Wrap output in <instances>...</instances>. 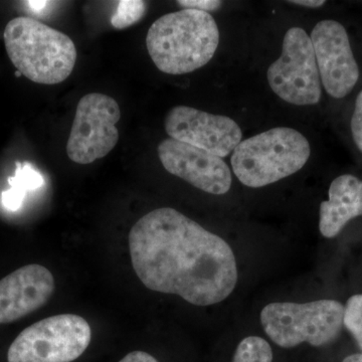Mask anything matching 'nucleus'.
I'll return each instance as SVG.
<instances>
[{
    "mask_svg": "<svg viewBox=\"0 0 362 362\" xmlns=\"http://www.w3.org/2000/svg\"><path fill=\"white\" fill-rule=\"evenodd\" d=\"M131 261L145 287L209 306L226 299L238 282L232 247L171 207L145 214L131 228Z\"/></svg>",
    "mask_w": 362,
    "mask_h": 362,
    "instance_id": "f257e3e1",
    "label": "nucleus"
},
{
    "mask_svg": "<svg viewBox=\"0 0 362 362\" xmlns=\"http://www.w3.org/2000/svg\"><path fill=\"white\" fill-rule=\"evenodd\" d=\"M220 32L213 16L182 9L164 14L150 26L147 51L162 73L185 75L202 68L214 58Z\"/></svg>",
    "mask_w": 362,
    "mask_h": 362,
    "instance_id": "f03ea898",
    "label": "nucleus"
},
{
    "mask_svg": "<svg viewBox=\"0 0 362 362\" xmlns=\"http://www.w3.org/2000/svg\"><path fill=\"white\" fill-rule=\"evenodd\" d=\"M4 37L11 63L37 84H59L75 68L78 54L73 40L39 21L13 18L7 23Z\"/></svg>",
    "mask_w": 362,
    "mask_h": 362,
    "instance_id": "7ed1b4c3",
    "label": "nucleus"
},
{
    "mask_svg": "<svg viewBox=\"0 0 362 362\" xmlns=\"http://www.w3.org/2000/svg\"><path fill=\"white\" fill-rule=\"evenodd\" d=\"M310 154V144L302 133L276 127L243 140L233 150L230 163L243 185L259 188L294 175Z\"/></svg>",
    "mask_w": 362,
    "mask_h": 362,
    "instance_id": "20e7f679",
    "label": "nucleus"
},
{
    "mask_svg": "<svg viewBox=\"0 0 362 362\" xmlns=\"http://www.w3.org/2000/svg\"><path fill=\"white\" fill-rule=\"evenodd\" d=\"M345 307L335 300L309 303H271L261 313V323L272 341L284 349L304 342L320 347L337 339Z\"/></svg>",
    "mask_w": 362,
    "mask_h": 362,
    "instance_id": "39448f33",
    "label": "nucleus"
},
{
    "mask_svg": "<svg viewBox=\"0 0 362 362\" xmlns=\"http://www.w3.org/2000/svg\"><path fill=\"white\" fill-rule=\"evenodd\" d=\"M89 323L75 314L42 319L25 328L7 352L8 362H71L88 349Z\"/></svg>",
    "mask_w": 362,
    "mask_h": 362,
    "instance_id": "423d86ee",
    "label": "nucleus"
},
{
    "mask_svg": "<svg viewBox=\"0 0 362 362\" xmlns=\"http://www.w3.org/2000/svg\"><path fill=\"white\" fill-rule=\"evenodd\" d=\"M272 90L283 101L297 106L319 103L321 80L310 37L291 28L283 40L282 54L267 71Z\"/></svg>",
    "mask_w": 362,
    "mask_h": 362,
    "instance_id": "0eeeda50",
    "label": "nucleus"
},
{
    "mask_svg": "<svg viewBox=\"0 0 362 362\" xmlns=\"http://www.w3.org/2000/svg\"><path fill=\"white\" fill-rule=\"evenodd\" d=\"M120 118L113 98L100 93L81 98L66 143L69 158L86 165L108 156L119 141L116 124Z\"/></svg>",
    "mask_w": 362,
    "mask_h": 362,
    "instance_id": "6e6552de",
    "label": "nucleus"
},
{
    "mask_svg": "<svg viewBox=\"0 0 362 362\" xmlns=\"http://www.w3.org/2000/svg\"><path fill=\"white\" fill-rule=\"evenodd\" d=\"M310 39L326 93L334 99L346 97L358 82L359 68L344 26L333 20L319 21Z\"/></svg>",
    "mask_w": 362,
    "mask_h": 362,
    "instance_id": "1a4fd4ad",
    "label": "nucleus"
},
{
    "mask_svg": "<svg viewBox=\"0 0 362 362\" xmlns=\"http://www.w3.org/2000/svg\"><path fill=\"white\" fill-rule=\"evenodd\" d=\"M164 127L171 139L221 158L230 156L243 138L242 129L230 117L214 115L187 106L169 110Z\"/></svg>",
    "mask_w": 362,
    "mask_h": 362,
    "instance_id": "9d476101",
    "label": "nucleus"
},
{
    "mask_svg": "<svg viewBox=\"0 0 362 362\" xmlns=\"http://www.w3.org/2000/svg\"><path fill=\"white\" fill-rule=\"evenodd\" d=\"M157 152L166 171L202 192L221 195L232 187V173L221 157L171 138L161 141Z\"/></svg>",
    "mask_w": 362,
    "mask_h": 362,
    "instance_id": "9b49d317",
    "label": "nucleus"
},
{
    "mask_svg": "<svg viewBox=\"0 0 362 362\" xmlns=\"http://www.w3.org/2000/svg\"><path fill=\"white\" fill-rule=\"evenodd\" d=\"M54 276L44 266L32 264L0 280V324L28 316L47 303L54 292Z\"/></svg>",
    "mask_w": 362,
    "mask_h": 362,
    "instance_id": "f8f14e48",
    "label": "nucleus"
},
{
    "mask_svg": "<svg viewBox=\"0 0 362 362\" xmlns=\"http://www.w3.org/2000/svg\"><path fill=\"white\" fill-rule=\"evenodd\" d=\"M328 197L320 204L319 230L332 239L347 223L362 216V180L352 175L338 176L331 182Z\"/></svg>",
    "mask_w": 362,
    "mask_h": 362,
    "instance_id": "ddd939ff",
    "label": "nucleus"
},
{
    "mask_svg": "<svg viewBox=\"0 0 362 362\" xmlns=\"http://www.w3.org/2000/svg\"><path fill=\"white\" fill-rule=\"evenodd\" d=\"M273 351L263 338L249 337L240 341L233 362H272Z\"/></svg>",
    "mask_w": 362,
    "mask_h": 362,
    "instance_id": "4468645a",
    "label": "nucleus"
},
{
    "mask_svg": "<svg viewBox=\"0 0 362 362\" xmlns=\"http://www.w3.org/2000/svg\"><path fill=\"white\" fill-rule=\"evenodd\" d=\"M146 11V2L140 0H122L119 2L116 13L112 16L111 25L116 30H124L138 23Z\"/></svg>",
    "mask_w": 362,
    "mask_h": 362,
    "instance_id": "2eb2a0df",
    "label": "nucleus"
},
{
    "mask_svg": "<svg viewBox=\"0 0 362 362\" xmlns=\"http://www.w3.org/2000/svg\"><path fill=\"white\" fill-rule=\"evenodd\" d=\"M343 325L351 333L362 350V294L349 298L345 306Z\"/></svg>",
    "mask_w": 362,
    "mask_h": 362,
    "instance_id": "dca6fc26",
    "label": "nucleus"
},
{
    "mask_svg": "<svg viewBox=\"0 0 362 362\" xmlns=\"http://www.w3.org/2000/svg\"><path fill=\"white\" fill-rule=\"evenodd\" d=\"M9 185L16 189L26 192L35 190L44 185V177L28 163H18L16 175L8 180Z\"/></svg>",
    "mask_w": 362,
    "mask_h": 362,
    "instance_id": "f3484780",
    "label": "nucleus"
},
{
    "mask_svg": "<svg viewBox=\"0 0 362 362\" xmlns=\"http://www.w3.org/2000/svg\"><path fill=\"white\" fill-rule=\"evenodd\" d=\"M351 133L357 148L362 153V90L356 98L351 118Z\"/></svg>",
    "mask_w": 362,
    "mask_h": 362,
    "instance_id": "a211bd4d",
    "label": "nucleus"
},
{
    "mask_svg": "<svg viewBox=\"0 0 362 362\" xmlns=\"http://www.w3.org/2000/svg\"><path fill=\"white\" fill-rule=\"evenodd\" d=\"M177 4L183 7V9H194V11L209 13V11H218L223 2L218 0H178Z\"/></svg>",
    "mask_w": 362,
    "mask_h": 362,
    "instance_id": "6ab92c4d",
    "label": "nucleus"
},
{
    "mask_svg": "<svg viewBox=\"0 0 362 362\" xmlns=\"http://www.w3.org/2000/svg\"><path fill=\"white\" fill-rule=\"evenodd\" d=\"M25 194V192H21V190L11 187V189L2 192V204L9 211H18L23 206Z\"/></svg>",
    "mask_w": 362,
    "mask_h": 362,
    "instance_id": "aec40b11",
    "label": "nucleus"
},
{
    "mask_svg": "<svg viewBox=\"0 0 362 362\" xmlns=\"http://www.w3.org/2000/svg\"><path fill=\"white\" fill-rule=\"evenodd\" d=\"M119 362H158L156 357L144 351H133L121 359Z\"/></svg>",
    "mask_w": 362,
    "mask_h": 362,
    "instance_id": "412c9836",
    "label": "nucleus"
},
{
    "mask_svg": "<svg viewBox=\"0 0 362 362\" xmlns=\"http://www.w3.org/2000/svg\"><path fill=\"white\" fill-rule=\"evenodd\" d=\"M23 4H25V6L28 7L33 13L40 16V14L45 13L47 9H49V7L54 6V2L42 1V0H40V1H39V0H37V1H35V0H30V1L23 2Z\"/></svg>",
    "mask_w": 362,
    "mask_h": 362,
    "instance_id": "4be33fe9",
    "label": "nucleus"
},
{
    "mask_svg": "<svg viewBox=\"0 0 362 362\" xmlns=\"http://www.w3.org/2000/svg\"><path fill=\"white\" fill-rule=\"evenodd\" d=\"M289 4H297V6L311 7V8H316L320 7L326 4L323 0H295V1H288Z\"/></svg>",
    "mask_w": 362,
    "mask_h": 362,
    "instance_id": "5701e85b",
    "label": "nucleus"
},
{
    "mask_svg": "<svg viewBox=\"0 0 362 362\" xmlns=\"http://www.w3.org/2000/svg\"><path fill=\"white\" fill-rule=\"evenodd\" d=\"M342 362H362V354H352L344 358Z\"/></svg>",
    "mask_w": 362,
    "mask_h": 362,
    "instance_id": "b1692460",
    "label": "nucleus"
}]
</instances>
